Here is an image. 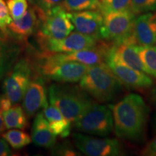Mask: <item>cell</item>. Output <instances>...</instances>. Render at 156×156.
Segmentation results:
<instances>
[{
  "instance_id": "cell-9",
  "label": "cell",
  "mask_w": 156,
  "mask_h": 156,
  "mask_svg": "<svg viewBox=\"0 0 156 156\" xmlns=\"http://www.w3.org/2000/svg\"><path fill=\"white\" fill-rule=\"evenodd\" d=\"M112 45L103 41H98L94 47L67 53H46L42 52L38 56L51 62H76L85 65L91 66L106 62L108 51Z\"/></svg>"
},
{
  "instance_id": "cell-11",
  "label": "cell",
  "mask_w": 156,
  "mask_h": 156,
  "mask_svg": "<svg viewBox=\"0 0 156 156\" xmlns=\"http://www.w3.org/2000/svg\"><path fill=\"white\" fill-rule=\"evenodd\" d=\"M75 145L82 153L90 156H116L122 153V145L116 139L97 138L74 133Z\"/></svg>"
},
{
  "instance_id": "cell-19",
  "label": "cell",
  "mask_w": 156,
  "mask_h": 156,
  "mask_svg": "<svg viewBox=\"0 0 156 156\" xmlns=\"http://www.w3.org/2000/svg\"><path fill=\"white\" fill-rule=\"evenodd\" d=\"M6 36H0V82L18 60L22 50L20 45Z\"/></svg>"
},
{
  "instance_id": "cell-32",
  "label": "cell",
  "mask_w": 156,
  "mask_h": 156,
  "mask_svg": "<svg viewBox=\"0 0 156 156\" xmlns=\"http://www.w3.org/2000/svg\"><path fill=\"white\" fill-rule=\"evenodd\" d=\"M5 126L3 122V118H2V114H0V135L3 133L5 129Z\"/></svg>"
},
{
  "instance_id": "cell-14",
  "label": "cell",
  "mask_w": 156,
  "mask_h": 156,
  "mask_svg": "<svg viewBox=\"0 0 156 156\" xmlns=\"http://www.w3.org/2000/svg\"><path fill=\"white\" fill-rule=\"evenodd\" d=\"M70 18L77 32L92 36L98 39L101 38V30L103 22V16L98 10H83L69 12Z\"/></svg>"
},
{
  "instance_id": "cell-25",
  "label": "cell",
  "mask_w": 156,
  "mask_h": 156,
  "mask_svg": "<svg viewBox=\"0 0 156 156\" xmlns=\"http://www.w3.org/2000/svg\"><path fill=\"white\" fill-rule=\"evenodd\" d=\"M99 10L103 15L112 12H132L131 0H101Z\"/></svg>"
},
{
  "instance_id": "cell-7",
  "label": "cell",
  "mask_w": 156,
  "mask_h": 156,
  "mask_svg": "<svg viewBox=\"0 0 156 156\" xmlns=\"http://www.w3.org/2000/svg\"><path fill=\"white\" fill-rule=\"evenodd\" d=\"M74 123L80 132L99 136L108 135L114 129L112 108L95 103Z\"/></svg>"
},
{
  "instance_id": "cell-15",
  "label": "cell",
  "mask_w": 156,
  "mask_h": 156,
  "mask_svg": "<svg viewBox=\"0 0 156 156\" xmlns=\"http://www.w3.org/2000/svg\"><path fill=\"white\" fill-rule=\"evenodd\" d=\"M136 45L126 43L113 44L106 56V61H112L147 74L136 49Z\"/></svg>"
},
{
  "instance_id": "cell-23",
  "label": "cell",
  "mask_w": 156,
  "mask_h": 156,
  "mask_svg": "<svg viewBox=\"0 0 156 156\" xmlns=\"http://www.w3.org/2000/svg\"><path fill=\"white\" fill-rule=\"evenodd\" d=\"M136 49L148 75L156 77V46H137Z\"/></svg>"
},
{
  "instance_id": "cell-13",
  "label": "cell",
  "mask_w": 156,
  "mask_h": 156,
  "mask_svg": "<svg viewBox=\"0 0 156 156\" xmlns=\"http://www.w3.org/2000/svg\"><path fill=\"white\" fill-rule=\"evenodd\" d=\"M122 43L152 46L156 43V12L143 13L135 18L133 31Z\"/></svg>"
},
{
  "instance_id": "cell-20",
  "label": "cell",
  "mask_w": 156,
  "mask_h": 156,
  "mask_svg": "<svg viewBox=\"0 0 156 156\" xmlns=\"http://www.w3.org/2000/svg\"><path fill=\"white\" fill-rule=\"evenodd\" d=\"M42 112L47 120L51 131L56 136L65 138L69 135L72 122L57 108L51 104H48L43 108Z\"/></svg>"
},
{
  "instance_id": "cell-2",
  "label": "cell",
  "mask_w": 156,
  "mask_h": 156,
  "mask_svg": "<svg viewBox=\"0 0 156 156\" xmlns=\"http://www.w3.org/2000/svg\"><path fill=\"white\" fill-rule=\"evenodd\" d=\"M48 101L68 120L75 122L95 102L88 93L77 85L52 84L48 87Z\"/></svg>"
},
{
  "instance_id": "cell-18",
  "label": "cell",
  "mask_w": 156,
  "mask_h": 156,
  "mask_svg": "<svg viewBox=\"0 0 156 156\" xmlns=\"http://www.w3.org/2000/svg\"><path fill=\"white\" fill-rule=\"evenodd\" d=\"M31 139L35 145L41 147L52 148L55 145L56 136L51 131L43 112L36 115L31 129Z\"/></svg>"
},
{
  "instance_id": "cell-26",
  "label": "cell",
  "mask_w": 156,
  "mask_h": 156,
  "mask_svg": "<svg viewBox=\"0 0 156 156\" xmlns=\"http://www.w3.org/2000/svg\"><path fill=\"white\" fill-rule=\"evenodd\" d=\"M7 5L13 20L21 18L28 9L27 0H7Z\"/></svg>"
},
{
  "instance_id": "cell-5",
  "label": "cell",
  "mask_w": 156,
  "mask_h": 156,
  "mask_svg": "<svg viewBox=\"0 0 156 156\" xmlns=\"http://www.w3.org/2000/svg\"><path fill=\"white\" fill-rule=\"evenodd\" d=\"M35 73L34 61L27 57L17 60L4 80V95L8 98L12 104L20 102Z\"/></svg>"
},
{
  "instance_id": "cell-30",
  "label": "cell",
  "mask_w": 156,
  "mask_h": 156,
  "mask_svg": "<svg viewBox=\"0 0 156 156\" xmlns=\"http://www.w3.org/2000/svg\"><path fill=\"white\" fill-rule=\"evenodd\" d=\"M142 155L151 156L156 155V136L142 150Z\"/></svg>"
},
{
  "instance_id": "cell-29",
  "label": "cell",
  "mask_w": 156,
  "mask_h": 156,
  "mask_svg": "<svg viewBox=\"0 0 156 156\" xmlns=\"http://www.w3.org/2000/svg\"><path fill=\"white\" fill-rule=\"evenodd\" d=\"M63 0H34L36 7L39 10L46 12L56 6L62 5Z\"/></svg>"
},
{
  "instance_id": "cell-6",
  "label": "cell",
  "mask_w": 156,
  "mask_h": 156,
  "mask_svg": "<svg viewBox=\"0 0 156 156\" xmlns=\"http://www.w3.org/2000/svg\"><path fill=\"white\" fill-rule=\"evenodd\" d=\"M34 67L37 73L45 79L59 83L80 82L89 67L76 62H51L38 56Z\"/></svg>"
},
{
  "instance_id": "cell-28",
  "label": "cell",
  "mask_w": 156,
  "mask_h": 156,
  "mask_svg": "<svg viewBox=\"0 0 156 156\" xmlns=\"http://www.w3.org/2000/svg\"><path fill=\"white\" fill-rule=\"evenodd\" d=\"M12 20L7 4L4 0H0V30L5 36H8L7 27Z\"/></svg>"
},
{
  "instance_id": "cell-22",
  "label": "cell",
  "mask_w": 156,
  "mask_h": 156,
  "mask_svg": "<svg viewBox=\"0 0 156 156\" xmlns=\"http://www.w3.org/2000/svg\"><path fill=\"white\" fill-rule=\"evenodd\" d=\"M2 136L15 150L23 148L32 142V139L28 133L22 130H18V129H10L8 131L3 132Z\"/></svg>"
},
{
  "instance_id": "cell-33",
  "label": "cell",
  "mask_w": 156,
  "mask_h": 156,
  "mask_svg": "<svg viewBox=\"0 0 156 156\" xmlns=\"http://www.w3.org/2000/svg\"><path fill=\"white\" fill-rule=\"evenodd\" d=\"M3 112V96H1V95H0V114H2Z\"/></svg>"
},
{
  "instance_id": "cell-3",
  "label": "cell",
  "mask_w": 156,
  "mask_h": 156,
  "mask_svg": "<svg viewBox=\"0 0 156 156\" xmlns=\"http://www.w3.org/2000/svg\"><path fill=\"white\" fill-rule=\"evenodd\" d=\"M80 87L99 103L112 101L122 88L106 62L89 67L80 80Z\"/></svg>"
},
{
  "instance_id": "cell-12",
  "label": "cell",
  "mask_w": 156,
  "mask_h": 156,
  "mask_svg": "<svg viewBox=\"0 0 156 156\" xmlns=\"http://www.w3.org/2000/svg\"><path fill=\"white\" fill-rule=\"evenodd\" d=\"M45 78L36 71L23 98V108L28 118L48 104Z\"/></svg>"
},
{
  "instance_id": "cell-21",
  "label": "cell",
  "mask_w": 156,
  "mask_h": 156,
  "mask_svg": "<svg viewBox=\"0 0 156 156\" xmlns=\"http://www.w3.org/2000/svg\"><path fill=\"white\" fill-rule=\"evenodd\" d=\"M2 118L5 128L7 129H25L28 126V116L18 103L12 105L8 110L4 112Z\"/></svg>"
},
{
  "instance_id": "cell-34",
  "label": "cell",
  "mask_w": 156,
  "mask_h": 156,
  "mask_svg": "<svg viewBox=\"0 0 156 156\" xmlns=\"http://www.w3.org/2000/svg\"><path fill=\"white\" fill-rule=\"evenodd\" d=\"M29 1H30V2L34 3V0H29Z\"/></svg>"
},
{
  "instance_id": "cell-10",
  "label": "cell",
  "mask_w": 156,
  "mask_h": 156,
  "mask_svg": "<svg viewBox=\"0 0 156 156\" xmlns=\"http://www.w3.org/2000/svg\"><path fill=\"white\" fill-rule=\"evenodd\" d=\"M99 40L79 32H72L62 39H42L38 42L43 52L67 53L94 47Z\"/></svg>"
},
{
  "instance_id": "cell-16",
  "label": "cell",
  "mask_w": 156,
  "mask_h": 156,
  "mask_svg": "<svg viewBox=\"0 0 156 156\" xmlns=\"http://www.w3.org/2000/svg\"><path fill=\"white\" fill-rule=\"evenodd\" d=\"M106 63L123 85L132 88H146L152 86L153 81L146 73L112 61Z\"/></svg>"
},
{
  "instance_id": "cell-8",
  "label": "cell",
  "mask_w": 156,
  "mask_h": 156,
  "mask_svg": "<svg viewBox=\"0 0 156 156\" xmlns=\"http://www.w3.org/2000/svg\"><path fill=\"white\" fill-rule=\"evenodd\" d=\"M103 16L101 38L119 44L131 36L135 21V15L132 12H112L103 14Z\"/></svg>"
},
{
  "instance_id": "cell-31",
  "label": "cell",
  "mask_w": 156,
  "mask_h": 156,
  "mask_svg": "<svg viewBox=\"0 0 156 156\" xmlns=\"http://www.w3.org/2000/svg\"><path fill=\"white\" fill-rule=\"evenodd\" d=\"M12 155L9 145L4 138H0V156H9Z\"/></svg>"
},
{
  "instance_id": "cell-17",
  "label": "cell",
  "mask_w": 156,
  "mask_h": 156,
  "mask_svg": "<svg viewBox=\"0 0 156 156\" xmlns=\"http://www.w3.org/2000/svg\"><path fill=\"white\" fill-rule=\"evenodd\" d=\"M39 23L40 20L36 7H30L21 18L10 23L7 27L8 35L22 41L38 30Z\"/></svg>"
},
{
  "instance_id": "cell-1",
  "label": "cell",
  "mask_w": 156,
  "mask_h": 156,
  "mask_svg": "<svg viewBox=\"0 0 156 156\" xmlns=\"http://www.w3.org/2000/svg\"><path fill=\"white\" fill-rule=\"evenodd\" d=\"M111 108L115 134L118 137L136 140L142 136L149 109L140 95L130 93Z\"/></svg>"
},
{
  "instance_id": "cell-4",
  "label": "cell",
  "mask_w": 156,
  "mask_h": 156,
  "mask_svg": "<svg viewBox=\"0 0 156 156\" xmlns=\"http://www.w3.org/2000/svg\"><path fill=\"white\" fill-rule=\"evenodd\" d=\"M36 9L40 23L37 30V40L62 39L71 34L75 29L70 12L58 5L46 12Z\"/></svg>"
},
{
  "instance_id": "cell-27",
  "label": "cell",
  "mask_w": 156,
  "mask_h": 156,
  "mask_svg": "<svg viewBox=\"0 0 156 156\" xmlns=\"http://www.w3.org/2000/svg\"><path fill=\"white\" fill-rule=\"evenodd\" d=\"M131 4L135 15L156 11V0H131Z\"/></svg>"
},
{
  "instance_id": "cell-24",
  "label": "cell",
  "mask_w": 156,
  "mask_h": 156,
  "mask_svg": "<svg viewBox=\"0 0 156 156\" xmlns=\"http://www.w3.org/2000/svg\"><path fill=\"white\" fill-rule=\"evenodd\" d=\"M61 5L68 12L98 10L101 0H63Z\"/></svg>"
}]
</instances>
